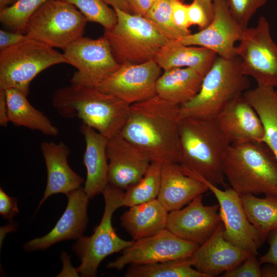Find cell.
<instances>
[{"mask_svg":"<svg viewBox=\"0 0 277 277\" xmlns=\"http://www.w3.org/2000/svg\"><path fill=\"white\" fill-rule=\"evenodd\" d=\"M19 212L17 200L10 197L0 188V214L5 219L11 220Z\"/></svg>","mask_w":277,"mask_h":277,"instance_id":"39","label":"cell"},{"mask_svg":"<svg viewBox=\"0 0 277 277\" xmlns=\"http://www.w3.org/2000/svg\"><path fill=\"white\" fill-rule=\"evenodd\" d=\"M269 247L267 252L259 259L261 264H272L277 266V228L271 231L267 238Z\"/></svg>","mask_w":277,"mask_h":277,"instance_id":"40","label":"cell"},{"mask_svg":"<svg viewBox=\"0 0 277 277\" xmlns=\"http://www.w3.org/2000/svg\"><path fill=\"white\" fill-rule=\"evenodd\" d=\"M221 223L219 204L204 205L201 194L185 208L168 212L166 229L182 239L201 245Z\"/></svg>","mask_w":277,"mask_h":277,"instance_id":"16","label":"cell"},{"mask_svg":"<svg viewBox=\"0 0 277 277\" xmlns=\"http://www.w3.org/2000/svg\"><path fill=\"white\" fill-rule=\"evenodd\" d=\"M51 104L63 117H77L108 140L119 134L130 108V105L96 88L72 84L56 90Z\"/></svg>","mask_w":277,"mask_h":277,"instance_id":"3","label":"cell"},{"mask_svg":"<svg viewBox=\"0 0 277 277\" xmlns=\"http://www.w3.org/2000/svg\"><path fill=\"white\" fill-rule=\"evenodd\" d=\"M66 63L63 54L27 38L0 51V89H15L28 96L30 84L42 71Z\"/></svg>","mask_w":277,"mask_h":277,"instance_id":"7","label":"cell"},{"mask_svg":"<svg viewBox=\"0 0 277 277\" xmlns=\"http://www.w3.org/2000/svg\"><path fill=\"white\" fill-rule=\"evenodd\" d=\"M86 143L83 156L87 176L84 190L89 199L102 193L108 184V139L92 128L82 124L80 128Z\"/></svg>","mask_w":277,"mask_h":277,"instance_id":"23","label":"cell"},{"mask_svg":"<svg viewBox=\"0 0 277 277\" xmlns=\"http://www.w3.org/2000/svg\"><path fill=\"white\" fill-rule=\"evenodd\" d=\"M261 263L255 254H251L240 265L222 274L223 277H261Z\"/></svg>","mask_w":277,"mask_h":277,"instance_id":"36","label":"cell"},{"mask_svg":"<svg viewBox=\"0 0 277 277\" xmlns=\"http://www.w3.org/2000/svg\"><path fill=\"white\" fill-rule=\"evenodd\" d=\"M77 7L87 21L102 25L105 30L112 29L117 22L114 9L104 0H61Z\"/></svg>","mask_w":277,"mask_h":277,"instance_id":"33","label":"cell"},{"mask_svg":"<svg viewBox=\"0 0 277 277\" xmlns=\"http://www.w3.org/2000/svg\"><path fill=\"white\" fill-rule=\"evenodd\" d=\"M217 57L216 53L207 48L185 45L179 39H169L159 50L154 61L164 71L190 67L207 73Z\"/></svg>","mask_w":277,"mask_h":277,"instance_id":"26","label":"cell"},{"mask_svg":"<svg viewBox=\"0 0 277 277\" xmlns=\"http://www.w3.org/2000/svg\"><path fill=\"white\" fill-rule=\"evenodd\" d=\"M23 33L0 30V51L15 45L27 38Z\"/></svg>","mask_w":277,"mask_h":277,"instance_id":"41","label":"cell"},{"mask_svg":"<svg viewBox=\"0 0 277 277\" xmlns=\"http://www.w3.org/2000/svg\"><path fill=\"white\" fill-rule=\"evenodd\" d=\"M200 245L182 239L166 229L145 238L134 240L122 254L107 267L121 270L127 265H142L190 258Z\"/></svg>","mask_w":277,"mask_h":277,"instance_id":"12","label":"cell"},{"mask_svg":"<svg viewBox=\"0 0 277 277\" xmlns=\"http://www.w3.org/2000/svg\"><path fill=\"white\" fill-rule=\"evenodd\" d=\"M275 94L276 98L277 99V91H275Z\"/></svg>","mask_w":277,"mask_h":277,"instance_id":"48","label":"cell"},{"mask_svg":"<svg viewBox=\"0 0 277 277\" xmlns=\"http://www.w3.org/2000/svg\"><path fill=\"white\" fill-rule=\"evenodd\" d=\"M274 88L258 85L243 94L257 112L264 126V142L277 161V99Z\"/></svg>","mask_w":277,"mask_h":277,"instance_id":"28","label":"cell"},{"mask_svg":"<svg viewBox=\"0 0 277 277\" xmlns=\"http://www.w3.org/2000/svg\"><path fill=\"white\" fill-rule=\"evenodd\" d=\"M105 2L113 8L118 9L126 13L132 14L126 0H104Z\"/></svg>","mask_w":277,"mask_h":277,"instance_id":"44","label":"cell"},{"mask_svg":"<svg viewBox=\"0 0 277 277\" xmlns=\"http://www.w3.org/2000/svg\"><path fill=\"white\" fill-rule=\"evenodd\" d=\"M187 15L190 25H197L200 30L206 28L210 23L205 11L195 0L187 5Z\"/></svg>","mask_w":277,"mask_h":277,"instance_id":"38","label":"cell"},{"mask_svg":"<svg viewBox=\"0 0 277 277\" xmlns=\"http://www.w3.org/2000/svg\"><path fill=\"white\" fill-rule=\"evenodd\" d=\"M168 215V212L155 199L130 207L121 216V225L134 240H137L166 229Z\"/></svg>","mask_w":277,"mask_h":277,"instance_id":"25","label":"cell"},{"mask_svg":"<svg viewBox=\"0 0 277 277\" xmlns=\"http://www.w3.org/2000/svg\"><path fill=\"white\" fill-rule=\"evenodd\" d=\"M193 176L205 183L216 197L225 238L235 246L257 255L258 249L263 243L246 214L241 195L231 187L222 190L202 177Z\"/></svg>","mask_w":277,"mask_h":277,"instance_id":"14","label":"cell"},{"mask_svg":"<svg viewBox=\"0 0 277 277\" xmlns=\"http://www.w3.org/2000/svg\"><path fill=\"white\" fill-rule=\"evenodd\" d=\"M5 91L9 123L15 126L38 131L46 135H58V129L44 113L30 103L26 95L15 89Z\"/></svg>","mask_w":277,"mask_h":277,"instance_id":"27","label":"cell"},{"mask_svg":"<svg viewBox=\"0 0 277 277\" xmlns=\"http://www.w3.org/2000/svg\"><path fill=\"white\" fill-rule=\"evenodd\" d=\"M209 190L207 185L187 173L177 163L162 164L161 186L157 199L168 212L180 209Z\"/></svg>","mask_w":277,"mask_h":277,"instance_id":"21","label":"cell"},{"mask_svg":"<svg viewBox=\"0 0 277 277\" xmlns=\"http://www.w3.org/2000/svg\"><path fill=\"white\" fill-rule=\"evenodd\" d=\"M66 195V208L54 227L45 235L25 244L24 248L26 250H45L57 242L82 236L88 222L87 208L89 198L82 187Z\"/></svg>","mask_w":277,"mask_h":277,"instance_id":"19","label":"cell"},{"mask_svg":"<svg viewBox=\"0 0 277 277\" xmlns=\"http://www.w3.org/2000/svg\"><path fill=\"white\" fill-rule=\"evenodd\" d=\"M117 22L103 36L120 64H139L154 58L168 39L145 17L113 8Z\"/></svg>","mask_w":277,"mask_h":277,"instance_id":"6","label":"cell"},{"mask_svg":"<svg viewBox=\"0 0 277 277\" xmlns=\"http://www.w3.org/2000/svg\"><path fill=\"white\" fill-rule=\"evenodd\" d=\"M63 50L66 63L77 70L70 80L72 84L97 87L120 66L104 36L96 39L82 36Z\"/></svg>","mask_w":277,"mask_h":277,"instance_id":"11","label":"cell"},{"mask_svg":"<svg viewBox=\"0 0 277 277\" xmlns=\"http://www.w3.org/2000/svg\"><path fill=\"white\" fill-rule=\"evenodd\" d=\"M261 277H277V266L266 264L261 268Z\"/></svg>","mask_w":277,"mask_h":277,"instance_id":"45","label":"cell"},{"mask_svg":"<svg viewBox=\"0 0 277 277\" xmlns=\"http://www.w3.org/2000/svg\"><path fill=\"white\" fill-rule=\"evenodd\" d=\"M229 145L215 117L181 118L177 163L186 173L226 188L223 163Z\"/></svg>","mask_w":277,"mask_h":277,"instance_id":"2","label":"cell"},{"mask_svg":"<svg viewBox=\"0 0 277 277\" xmlns=\"http://www.w3.org/2000/svg\"><path fill=\"white\" fill-rule=\"evenodd\" d=\"M9 123L6 91L0 89V125L6 127Z\"/></svg>","mask_w":277,"mask_h":277,"instance_id":"43","label":"cell"},{"mask_svg":"<svg viewBox=\"0 0 277 277\" xmlns=\"http://www.w3.org/2000/svg\"><path fill=\"white\" fill-rule=\"evenodd\" d=\"M236 52L245 75L258 85L277 87V45L265 17L261 16L255 27L244 29Z\"/></svg>","mask_w":277,"mask_h":277,"instance_id":"10","label":"cell"},{"mask_svg":"<svg viewBox=\"0 0 277 277\" xmlns=\"http://www.w3.org/2000/svg\"><path fill=\"white\" fill-rule=\"evenodd\" d=\"M223 170L231 188L241 195L277 196V161L263 142L230 144L224 157Z\"/></svg>","mask_w":277,"mask_h":277,"instance_id":"4","label":"cell"},{"mask_svg":"<svg viewBox=\"0 0 277 277\" xmlns=\"http://www.w3.org/2000/svg\"><path fill=\"white\" fill-rule=\"evenodd\" d=\"M180 107L157 94L133 104L118 134L151 162L177 163Z\"/></svg>","mask_w":277,"mask_h":277,"instance_id":"1","label":"cell"},{"mask_svg":"<svg viewBox=\"0 0 277 277\" xmlns=\"http://www.w3.org/2000/svg\"><path fill=\"white\" fill-rule=\"evenodd\" d=\"M125 277H206L192 266L189 258L155 263L131 265Z\"/></svg>","mask_w":277,"mask_h":277,"instance_id":"30","label":"cell"},{"mask_svg":"<svg viewBox=\"0 0 277 277\" xmlns=\"http://www.w3.org/2000/svg\"><path fill=\"white\" fill-rule=\"evenodd\" d=\"M162 164L151 162L143 177L124 192L121 207H131L157 199L159 193Z\"/></svg>","mask_w":277,"mask_h":277,"instance_id":"31","label":"cell"},{"mask_svg":"<svg viewBox=\"0 0 277 277\" xmlns=\"http://www.w3.org/2000/svg\"><path fill=\"white\" fill-rule=\"evenodd\" d=\"M246 214L263 243L268 234L277 228V196L261 198L248 194L241 195Z\"/></svg>","mask_w":277,"mask_h":277,"instance_id":"29","label":"cell"},{"mask_svg":"<svg viewBox=\"0 0 277 277\" xmlns=\"http://www.w3.org/2000/svg\"><path fill=\"white\" fill-rule=\"evenodd\" d=\"M18 0H0V10L12 6Z\"/></svg>","mask_w":277,"mask_h":277,"instance_id":"47","label":"cell"},{"mask_svg":"<svg viewBox=\"0 0 277 277\" xmlns=\"http://www.w3.org/2000/svg\"><path fill=\"white\" fill-rule=\"evenodd\" d=\"M145 17L169 39H179L189 34L180 29L173 23L171 16V0H156Z\"/></svg>","mask_w":277,"mask_h":277,"instance_id":"34","label":"cell"},{"mask_svg":"<svg viewBox=\"0 0 277 277\" xmlns=\"http://www.w3.org/2000/svg\"><path fill=\"white\" fill-rule=\"evenodd\" d=\"M212 10V19L206 28L179 40L185 45L210 49L223 58H233L238 56L235 44L240 41L245 28L233 18L226 0H214Z\"/></svg>","mask_w":277,"mask_h":277,"instance_id":"15","label":"cell"},{"mask_svg":"<svg viewBox=\"0 0 277 277\" xmlns=\"http://www.w3.org/2000/svg\"><path fill=\"white\" fill-rule=\"evenodd\" d=\"M86 18L73 5L49 0L30 17L26 27L28 38L64 50L83 36Z\"/></svg>","mask_w":277,"mask_h":277,"instance_id":"9","label":"cell"},{"mask_svg":"<svg viewBox=\"0 0 277 277\" xmlns=\"http://www.w3.org/2000/svg\"><path fill=\"white\" fill-rule=\"evenodd\" d=\"M215 118L230 145L263 141L265 131L262 120L243 94L229 102Z\"/></svg>","mask_w":277,"mask_h":277,"instance_id":"20","label":"cell"},{"mask_svg":"<svg viewBox=\"0 0 277 277\" xmlns=\"http://www.w3.org/2000/svg\"><path fill=\"white\" fill-rule=\"evenodd\" d=\"M206 73L190 68L164 70L156 83V94L169 102L181 106L199 92Z\"/></svg>","mask_w":277,"mask_h":277,"instance_id":"24","label":"cell"},{"mask_svg":"<svg viewBox=\"0 0 277 277\" xmlns=\"http://www.w3.org/2000/svg\"><path fill=\"white\" fill-rule=\"evenodd\" d=\"M156 0H126L133 14L145 17Z\"/></svg>","mask_w":277,"mask_h":277,"instance_id":"42","label":"cell"},{"mask_svg":"<svg viewBox=\"0 0 277 277\" xmlns=\"http://www.w3.org/2000/svg\"><path fill=\"white\" fill-rule=\"evenodd\" d=\"M161 70L154 60L139 64L120 65L95 88L131 105L156 94V83Z\"/></svg>","mask_w":277,"mask_h":277,"instance_id":"13","label":"cell"},{"mask_svg":"<svg viewBox=\"0 0 277 277\" xmlns=\"http://www.w3.org/2000/svg\"><path fill=\"white\" fill-rule=\"evenodd\" d=\"M171 16L173 23L180 29L190 34L187 15V5L181 0H171Z\"/></svg>","mask_w":277,"mask_h":277,"instance_id":"37","label":"cell"},{"mask_svg":"<svg viewBox=\"0 0 277 277\" xmlns=\"http://www.w3.org/2000/svg\"><path fill=\"white\" fill-rule=\"evenodd\" d=\"M123 190L109 185L103 192L105 200L103 215L100 224L90 236H81L73 245L72 250L81 264L76 269L82 276L94 277L102 261L108 255L120 252L134 241L119 237L112 225V215L121 207Z\"/></svg>","mask_w":277,"mask_h":277,"instance_id":"8","label":"cell"},{"mask_svg":"<svg viewBox=\"0 0 277 277\" xmlns=\"http://www.w3.org/2000/svg\"><path fill=\"white\" fill-rule=\"evenodd\" d=\"M48 1L18 0L12 6L0 10V21L15 32L25 34L29 19Z\"/></svg>","mask_w":277,"mask_h":277,"instance_id":"32","label":"cell"},{"mask_svg":"<svg viewBox=\"0 0 277 277\" xmlns=\"http://www.w3.org/2000/svg\"><path fill=\"white\" fill-rule=\"evenodd\" d=\"M251 254L225 238L222 222L189 259L197 271L206 277H214L236 267Z\"/></svg>","mask_w":277,"mask_h":277,"instance_id":"18","label":"cell"},{"mask_svg":"<svg viewBox=\"0 0 277 277\" xmlns=\"http://www.w3.org/2000/svg\"><path fill=\"white\" fill-rule=\"evenodd\" d=\"M248 76L242 69L239 56L227 59L217 56L205 75L200 90L180 107V117H214L231 100L250 89Z\"/></svg>","mask_w":277,"mask_h":277,"instance_id":"5","label":"cell"},{"mask_svg":"<svg viewBox=\"0 0 277 277\" xmlns=\"http://www.w3.org/2000/svg\"><path fill=\"white\" fill-rule=\"evenodd\" d=\"M234 20L246 28L256 11L266 4L267 0H226Z\"/></svg>","mask_w":277,"mask_h":277,"instance_id":"35","label":"cell"},{"mask_svg":"<svg viewBox=\"0 0 277 277\" xmlns=\"http://www.w3.org/2000/svg\"><path fill=\"white\" fill-rule=\"evenodd\" d=\"M107 155L108 184L123 190L137 184L151 162L144 152L119 134L108 140Z\"/></svg>","mask_w":277,"mask_h":277,"instance_id":"17","label":"cell"},{"mask_svg":"<svg viewBox=\"0 0 277 277\" xmlns=\"http://www.w3.org/2000/svg\"><path fill=\"white\" fill-rule=\"evenodd\" d=\"M198 2L205 11L210 23L213 18L212 3L214 0H195Z\"/></svg>","mask_w":277,"mask_h":277,"instance_id":"46","label":"cell"},{"mask_svg":"<svg viewBox=\"0 0 277 277\" xmlns=\"http://www.w3.org/2000/svg\"><path fill=\"white\" fill-rule=\"evenodd\" d=\"M41 150L47 169V184L38 208L49 196L57 193L67 194L80 188L83 179L69 166L68 146L63 142H43Z\"/></svg>","mask_w":277,"mask_h":277,"instance_id":"22","label":"cell"}]
</instances>
